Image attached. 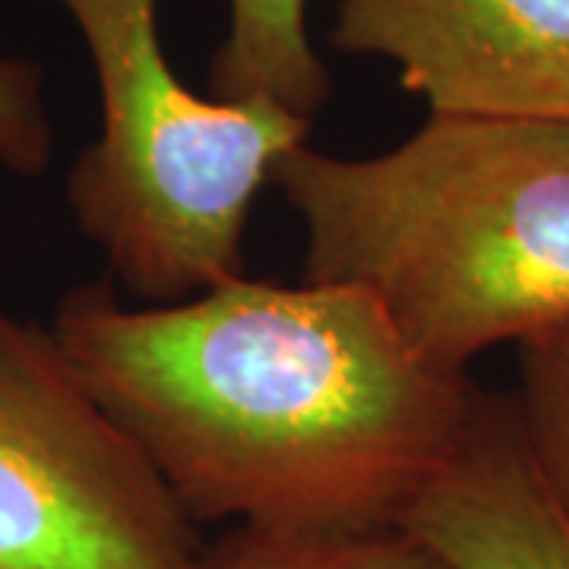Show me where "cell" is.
Returning <instances> with one entry per match:
<instances>
[{
  "label": "cell",
  "mask_w": 569,
  "mask_h": 569,
  "mask_svg": "<svg viewBox=\"0 0 569 569\" xmlns=\"http://www.w3.org/2000/svg\"><path fill=\"white\" fill-rule=\"evenodd\" d=\"M203 550L51 329L0 310V569H200Z\"/></svg>",
  "instance_id": "cell-4"
},
{
  "label": "cell",
  "mask_w": 569,
  "mask_h": 569,
  "mask_svg": "<svg viewBox=\"0 0 569 569\" xmlns=\"http://www.w3.org/2000/svg\"><path fill=\"white\" fill-rule=\"evenodd\" d=\"M228 36L209 63V92L222 102H272L313 121L332 77L307 36V0H228Z\"/></svg>",
  "instance_id": "cell-7"
},
{
  "label": "cell",
  "mask_w": 569,
  "mask_h": 569,
  "mask_svg": "<svg viewBox=\"0 0 569 569\" xmlns=\"http://www.w3.org/2000/svg\"><path fill=\"white\" fill-rule=\"evenodd\" d=\"M51 146L41 63L0 58V168L20 178H41L51 164Z\"/></svg>",
  "instance_id": "cell-10"
},
{
  "label": "cell",
  "mask_w": 569,
  "mask_h": 569,
  "mask_svg": "<svg viewBox=\"0 0 569 569\" xmlns=\"http://www.w3.org/2000/svg\"><path fill=\"white\" fill-rule=\"evenodd\" d=\"M329 41L396 63L430 114L569 121V0H336Z\"/></svg>",
  "instance_id": "cell-5"
},
{
  "label": "cell",
  "mask_w": 569,
  "mask_h": 569,
  "mask_svg": "<svg viewBox=\"0 0 569 569\" xmlns=\"http://www.w3.org/2000/svg\"><path fill=\"white\" fill-rule=\"evenodd\" d=\"M272 183L307 282L367 291L427 365L466 373L569 320V121L430 114L370 159L305 142Z\"/></svg>",
  "instance_id": "cell-2"
},
{
  "label": "cell",
  "mask_w": 569,
  "mask_h": 569,
  "mask_svg": "<svg viewBox=\"0 0 569 569\" xmlns=\"http://www.w3.org/2000/svg\"><path fill=\"white\" fill-rule=\"evenodd\" d=\"M48 329L193 522L399 526L485 396L415 355L355 284L238 276L127 307L92 282Z\"/></svg>",
  "instance_id": "cell-1"
},
{
  "label": "cell",
  "mask_w": 569,
  "mask_h": 569,
  "mask_svg": "<svg viewBox=\"0 0 569 569\" xmlns=\"http://www.w3.org/2000/svg\"><path fill=\"white\" fill-rule=\"evenodd\" d=\"M200 569H449L399 526L257 529L238 526L203 550Z\"/></svg>",
  "instance_id": "cell-8"
},
{
  "label": "cell",
  "mask_w": 569,
  "mask_h": 569,
  "mask_svg": "<svg viewBox=\"0 0 569 569\" xmlns=\"http://www.w3.org/2000/svg\"><path fill=\"white\" fill-rule=\"evenodd\" d=\"M58 3L80 29L102 99V130L67 174L82 234L146 305L244 276L253 200L313 121L190 92L164 58L159 0Z\"/></svg>",
  "instance_id": "cell-3"
},
{
  "label": "cell",
  "mask_w": 569,
  "mask_h": 569,
  "mask_svg": "<svg viewBox=\"0 0 569 569\" xmlns=\"http://www.w3.org/2000/svg\"><path fill=\"white\" fill-rule=\"evenodd\" d=\"M399 529L449 569H569V509L531 462L509 399L481 396Z\"/></svg>",
  "instance_id": "cell-6"
},
{
  "label": "cell",
  "mask_w": 569,
  "mask_h": 569,
  "mask_svg": "<svg viewBox=\"0 0 569 569\" xmlns=\"http://www.w3.org/2000/svg\"><path fill=\"white\" fill-rule=\"evenodd\" d=\"M512 411L531 462L569 509V320L519 346Z\"/></svg>",
  "instance_id": "cell-9"
}]
</instances>
